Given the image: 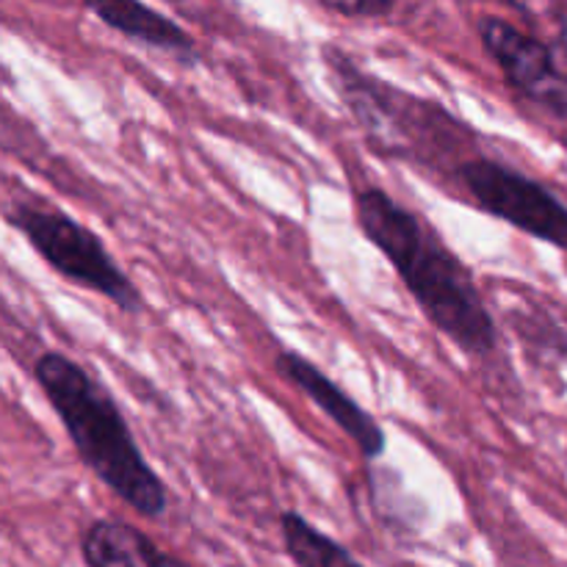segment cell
Listing matches in <instances>:
<instances>
[{"instance_id": "obj_1", "label": "cell", "mask_w": 567, "mask_h": 567, "mask_svg": "<svg viewBox=\"0 0 567 567\" xmlns=\"http://www.w3.org/2000/svg\"><path fill=\"white\" fill-rule=\"evenodd\" d=\"M358 225L391 260L415 305L463 352L491 354L498 343L496 321L468 266L446 247L421 216L382 188H363L354 199Z\"/></svg>"}, {"instance_id": "obj_2", "label": "cell", "mask_w": 567, "mask_h": 567, "mask_svg": "<svg viewBox=\"0 0 567 567\" xmlns=\"http://www.w3.org/2000/svg\"><path fill=\"white\" fill-rule=\"evenodd\" d=\"M33 380L59 415L83 465L133 513L161 518L169 507L166 487L144 460L109 388L61 352L39 354Z\"/></svg>"}, {"instance_id": "obj_3", "label": "cell", "mask_w": 567, "mask_h": 567, "mask_svg": "<svg viewBox=\"0 0 567 567\" xmlns=\"http://www.w3.org/2000/svg\"><path fill=\"white\" fill-rule=\"evenodd\" d=\"M321 55L338 94L363 127L374 153L435 166L465 147L468 131L441 103L415 97L369 75L338 48H321Z\"/></svg>"}, {"instance_id": "obj_4", "label": "cell", "mask_w": 567, "mask_h": 567, "mask_svg": "<svg viewBox=\"0 0 567 567\" xmlns=\"http://www.w3.org/2000/svg\"><path fill=\"white\" fill-rule=\"evenodd\" d=\"M3 216L14 230L25 236L39 258L50 269L59 271L64 280L100 293L114 302L122 313H138L144 308L142 291L116 264L114 255L105 249L100 236H94L89 227L66 216L64 210L20 199V203H11Z\"/></svg>"}, {"instance_id": "obj_5", "label": "cell", "mask_w": 567, "mask_h": 567, "mask_svg": "<svg viewBox=\"0 0 567 567\" xmlns=\"http://www.w3.org/2000/svg\"><path fill=\"white\" fill-rule=\"evenodd\" d=\"M457 177L485 214L567 252V205L551 188L485 155L463 161Z\"/></svg>"}, {"instance_id": "obj_6", "label": "cell", "mask_w": 567, "mask_h": 567, "mask_svg": "<svg viewBox=\"0 0 567 567\" xmlns=\"http://www.w3.org/2000/svg\"><path fill=\"white\" fill-rule=\"evenodd\" d=\"M480 39L502 70L504 81L520 97L567 122V72L559 66L551 44L502 17H482Z\"/></svg>"}, {"instance_id": "obj_7", "label": "cell", "mask_w": 567, "mask_h": 567, "mask_svg": "<svg viewBox=\"0 0 567 567\" xmlns=\"http://www.w3.org/2000/svg\"><path fill=\"white\" fill-rule=\"evenodd\" d=\"M275 369L282 380L297 385L360 449L365 460H377L385 454L388 437L380 421L358 399L349 396L336 380H330L319 365L310 363L299 352H280L275 358Z\"/></svg>"}, {"instance_id": "obj_8", "label": "cell", "mask_w": 567, "mask_h": 567, "mask_svg": "<svg viewBox=\"0 0 567 567\" xmlns=\"http://www.w3.org/2000/svg\"><path fill=\"white\" fill-rule=\"evenodd\" d=\"M83 6L103 25L133 39V42L181 55L183 64L197 61V44H194L192 33L181 22L169 20V17L155 11L153 6L142 3V0H83Z\"/></svg>"}, {"instance_id": "obj_9", "label": "cell", "mask_w": 567, "mask_h": 567, "mask_svg": "<svg viewBox=\"0 0 567 567\" xmlns=\"http://www.w3.org/2000/svg\"><path fill=\"white\" fill-rule=\"evenodd\" d=\"M81 557L92 567H183L175 554H166L142 529L120 520H94L81 537Z\"/></svg>"}, {"instance_id": "obj_10", "label": "cell", "mask_w": 567, "mask_h": 567, "mask_svg": "<svg viewBox=\"0 0 567 567\" xmlns=\"http://www.w3.org/2000/svg\"><path fill=\"white\" fill-rule=\"evenodd\" d=\"M280 535L286 543V554L293 565L302 567H338V565H360V559L332 540L330 535L316 529L305 515L282 513L280 515Z\"/></svg>"}, {"instance_id": "obj_11", "label": "cell", "mask_w": 567, "mask_h": 567, "mask_svg": "<svg viewBox=\"0 0 567 567\" xmlns=\"http://www.w3.org/2000/svg\"><path fill=\"white\" fill-rule=\"evenodd\" d=\"M319 3L343 17H385L391 14L396 0H319Z\"/></svg>"}]
</instances>
